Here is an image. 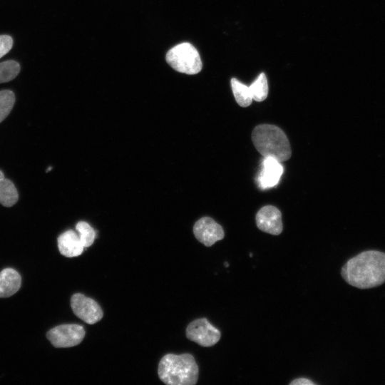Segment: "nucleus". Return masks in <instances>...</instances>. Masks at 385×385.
<instances>
[{"instance_id": "1", "label": "nucleus", "mask_w": 385, "mask_h": 385, "mask_svg": "<svg viewBox=\"0 0 385 385\" xmlns=\"http://www.w3.org/2000/svg\"><path fill=\"white\" fill-rule=\"evenodd\" d=\"M343 279L359 289L378 287L385 282V253L364 251L349 259L341 271Z\"/></svg>"}, {"instance_id": "21", "label": "nucleus", "mask_w": 385, "mask_h": 385, "mask_svg": "<svg viewBox=\"0 0 385 385\" xmlns=\"http://www.w3.org/2000/svg\"><path fill=\"white\" fill-rule=\"evenodd\" d=\"M5 178L4 175L1 170H0V180Z\"/></svg>"}, {"instance_id": "19", "label": "nucleus", "mask_w": 385, "mask_h": 385, "mask_svg": "<svg viewBox=\"0 0 385 385\" xmlns=\"http://www.w3.org/2000/svg\"><path fill=\"white\" fill-rule=\"evenodd\" d=\"M13 39L9 35H0V58L6 54L12 48Z\"/></svg>"}, {"instance_id": "8", "label": "nucleus", "mask_w": 385, "mask_h": 385, "mask_svg": "<svg viewBox=\"0 0 385 385\" xmlns=\"http://www.w3.org/2000/svg\"><path fill=\"white\" fill-rule=\"evenodd\" d=\"M193 233L196 239L207 247L212 246L225 236L221 225L209 217H202L195 223Z\"/></svg>"}, {"instance_id": "20", "label": "nucleus", "mask_w": 385, "mask_h": 385, "mask_svg": "<svg viewBox=\"0 0 385 385\" xmlns=\"http://www.w3.org/2000/svg\"><path fill=\"white\" fill-rule=\"evenodd\" d=\"M290 385H314L315 384L309 379L298 378L289 383Z\"/></svg>"}, {"instance_id": "14", "label": "nucleus", "mask_w": 385, "mask_h": 385, "mask_svg": "<svg viewBox=\"0 0 385 385\" xmlns=\"http://www.w3.org/2000/svg\"><path fill=\"white\" fill-rule=\"evenodd\" d=\"M231 87L238 105L242 107H247L252 103L253 99L249 86L243 84L237 78H232Z\"/></svg>"}, {"instance_id": "6", "label": "nucleus", "mask_w": 385, "mask_h": 385, "mask_svg": "<svg viewBox=\"0 0 385 385\" xmlns=\"http://www.w3.org/2000/svg\"><path fill=\"white\" fill-rule=\"evenodd\" d=\"M186 337L202 346L208 347L219 342L221 333L206 318H200L188 324L186 329Z\"/></svg>"}, {"instance_id": "15", "label": "nucleus", "mask_w": 385, "mask_h": 385, "mask_svg": "<svg viewBox=\"0 0 385 385\" xmlns=\"http://www.w3.org/2000/svg\"><path fill=\"white\" fill-rule=\"evenodd\" d=\"M249 87L253 100L261 102L267 97L268 83L264 73H261Z\"/></svg>"}, {"instance_id": "16", "label": "nucleus", "mask_w": 385, "mask_h": 385, "mask_svg": "<svg viewBox=\"0 0 385 385\" xmlns=\"http://www.w3.org/2000/svg\"><path fill=\"white\" fill-rule=\"evenodd\" d=\"M20 66L15 61L9 60L0 63V83L13 80L20 71Z\"/></svg>"}, {"instance_id": "7", "label": "nucleus", "mask_w": 385, "mask_h": 385, "mask_svg": "<svg viewBox=\"0 0 385 385\" xmlns=\"http://www.w3.org/2000/svg\"><path fill=\"white\" fill-rule=\"evenodd\" d=\"M71 307L78 318L89 324L96 323L103 316L99 304L94 299L81 293H76L71 297Z\"/></svg>"}, {"instance_id": "4", "label": "nucleus", "mask_w": 385, "mask_h": 385, "mask_svg": "<svg viewBox=\"0 0 385 385\" xmlns=\"http://www.w3.org/2000/svg\"><path fill=\"white\" fill-rule=\"evenodd\" d=\"M165 60L174 70L188 75L197 74L202 68L199 52L188 42L171 48L166 53Z\"/></svg>"}, {"instance_id": "18", "label": "nucleus", "mask_w": 385, "mask_h": 385, "mask_svg": "<svg viewBox=\"0 0 385 385\" xmlns=\"http://www.w3.org/2000/svg\"><path fill=\"white\" fill-rule=\"evenodd\" d=\"M15 103V96L10 90H3L0 91V123L11 111Z\"/></svg>"}, {"instance_id": "5", "label": "nucleus", "mask_w": 385, "mask_h": 385, "mask_svg": "<svg viewBox=\"0 0 385 385\" xmlns=\"http://www.w3.org/2000/svg\"><path fill=\"white\" fill-rule=\"evenodd\" d=\"M85 337V330L79 324H68L50 329L46 337L56 348L71 347L80 344Z\"/></svg>"}, {"instance_id": "2", "label": "nucleus", "mask_w": 385, "mask_h": 385, "mask_svg": "<svg viewBox=\"0 0 385 385\" xmlns=\"http://www.w3.org/2000/svg\"><path fill=\"white\" fill-rule=\"evenodd\" d=\"M160 379L169 385H193L198 379L199 368L192 355H165L158 364Z\"/></svg>"}, {"instance_id": "17", "label": "nucleus", "mask_w": 385, "mask_h": 385, "mask_svg": "<svg viewBox=\"0 0 385 385\" xmlns=\"http://www.w3.org/2000/svg\"><path fill=\"white\" fill-rule=\"evenodd\" d=\"M81 242L84 247H90L94 242L96 236V231L86 222L80 221L76 225Z\"/></svg>"}, {"instance_id": "11", "label": "nucleus", "mask_w": 385, "mask_h": 385, "mask_svg": "<svg viewBox=\"0 0 385 385\" xmlns=\"http://www.w3.org/2000/svg\"><path fill=\"white\" fill-rule=\"evenodd\" d=\"M57 241L59 252L65 257H77L83 251L84 247L79 235L72 230H66L60 235Z\"/></svg>"}, {"instance_id": "12", "label": "nucleus", "mask_w": 385, "mask_h": 385, "mask_svg": "<svg viewBox=\"0 0 385 385\" xmlns=\"http://www.w3.org/2000/svg\"><path fill=\"white\" fill-rule=\"evenodd\" d=\"M21 284L19 273L12 268L4 269L0 272V297H9L19 291Z\"/></svg>"}, {"instance_id": "3", "label": "nucleus", "mask_w": 385, "mask_h": 385, "mask_svg": "<svg viewBox=\"0 0 385 385\" xmlns=\"http://www.w3.org/2000/svg\"><path fill=\"white\" fill-rule=\"evenodd\" d=\"M252 140L263 157H272L281 163L291 157L290 144L286 134L274 125H258L252 133Z\"/></svg>"}, {"instance_id": "13", "label": "nucleus", "mask_w": 385, "mask_h": 385, "mask_svg": "<svg viewBox=\"0 0 385 385\" xmlns=\"http://www.w3.org/2000/svg\"><path fill=\"white\" fill-rule=\"evenodd\" d=\"M18 199V192L14 183L6 178L0 180V204L5 207H11Z\"/></svg>"}, {"instance_id": "10", "label": "nucleus", "mask_w": 385, "mask_h": 385, "mask_svg": "<svg viewBox=\"0 0 385 385\" xmlns=\"http://www.w3.org/2000/svg\"><path fill=\"white\" fill-rule=\"evenodd\" d=\"M257 227L267 233L278 235L283 230L282 214L278 208L272 205L262 207L256 214Z\"/></svg>"}, {"instance_id": "9", "label": "nucleus", "mask_w": 385, "mask_h": 385, "mask_svg": "<svg viewBox=\"0 0 385 385\" xmlns=\"http://www.w3.org/2000/svg\"><path fill=\"white\" fill-rule=\"evenodd\" d=\"M284 168L281 162L272 157H264L262 162V168L257 177V183L262 190H266L276 186Z\"/></svg>"}]
</instances>
